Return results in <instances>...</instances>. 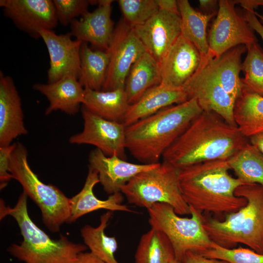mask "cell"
<instances>
[{"instance_id":"7402d4cb","label":"cell","mask_w":263,"mask_h":263,"mask_svg":"<svg viewBox=\"0 0 263 263\" xmlns=\"http://www.w3.org/2000/svg\"><path fill=\"white\" fill-rule=\"evenodd\" d=\"M188 100V94L183 87L174 88L160 83L147 91L137 102L130 105L123 123L128 126L173 104Z\"/></svg>"},{"instance_id":"2e32d148","label":"cell","mask_w":263,"mask_h":263,"mask_svg":"<svg viewBox=\"0 0 263 263\" xmlns=\"http://www.w3.org/2000/svg\"><path fill=\"white\" fill-rule=\"evenodd\" d=\"M112 0H91L97 4L93 12L88 11L79 19L70 24V34L75 39L90 43L100 50H107L111 44L113 34V22L111 18Z\"/></svg>"},{"instance_id":"ffe728a7","label":"cell","mask_w":263,"mask_h":263,"mask_svg":"<svg viewBox=\"0 0 263 263\" xmlns=\"http://www.w3.org/2000/svg\"><path fill=\"white\" fill-rule=\"evenodd\" d=\"M33 89L48 99L49 105L45 110L46 115L60 110L74 115L78 113L84 100V88L78 78L71 75H65L53 83H35Z\"/></svg>"},{"instance_id":"e0dca14e","label":"cell","mask_w":263,"mask_h":263,"mask_svg":"<svg viewBox=\"0 0 263 263\" xmlns=\"http://www.w3.org/2000/svg\"><path fill=\"white\" fill-rule=\"evenodd\" d=\"M201 60L196 47L181 34L160 64V83L182 88L196 71Z\"/></svg>"},{"instance_id":"7c38bea8","label":"cell","mask_w":263,"mask_h":263,"mask_svg":"<svg viewBox=\"0 0 263 263\" xmlns=\"http://www.w3.org/2000/svg\"><path fill=\"white\" fill-rule=\"evenodd\" d=\"M83 129L72 135L69 140L72 144L94 146L108 156H125L126 128L123 123L105 119L82 108Z\"/></svg>"},{"instance_id":"4316f807","label":"cell","mask_w":263,"mask_h":263,"mask_svg":"<svg viewBox=\"0 0 263 263\" xmlns=\"http://www.w3.org/2000/svg\"><path fill=\"white\" fill-rule=\"evenodd\" d=\"M181 19V34L198 49L202 57L209 51L207 28L216 12L203 13L194 9L188 0H178Z\"/></svg>"},{"instance_id":"ab89813d","label":"cell","mask_w":263,"mask_h":263,"mask_svg":"<svg viewBox=\"0 0 263 263\" xmlns=\"http://www.w3.org/2000/svg\"><path fill=\"white\" fill-rule=\"evenodd\" d=\"M75 263H106L94 254L82 252L77 256Z\"/></svg>"},{"instance_id":"8992f818","label":"cell","mask_w":263,"mask_h":263,"mask_svg":"<svg viewBox=\"0 0 263 263\" xmlns=\"http://www.w3.org/2000/svg\"><path fill=\"white\" fill-rule=\"evenodd\" d=\"M9 172L24 192L39 208L43 224L51 232H57L67 223L71 214L70 199L55 186L42 182L31 169L28 152L20 142L16 143L9 162Z\"/></svg>"},{"instance_id":"603a6c76","label":"cell","mask_w":263,"mask_h":263,"mask_svg":"<svg viewBox=\"0 0 263 263\" xmlns=\"http://www.w3.org/2000/svg\"><path fill=\"white\" fill-rule=\"evenodd\" d=\"M245 50L246 46L241 45L218 57H213L209 51L204 56L210 71L235 101L241 94L244 86L240 72L242 70V55Z\"/></svg>"},{"instance_id":"8fae6325","label":"cell","mask_w":263,"mask_h":263,"mask_svg":"<svg viewBox=\"0 0 263 263\" xmlns=\"http://www.w3.org/2000/svg\"><path fill=\"white\" fill-rule=\"evenodd\" d=\"M182 87L188 99H195L203 112L215 113L228 124L237 126L234 118L235 101L210 71L204 57H202L196 71Z\"/></svg>"},{"instance_id":"d590c367","label":"cell","mask_w":263,"mask_h":263,"mask_svg":"<svg viewBox=\"0 0 263 263\" xmlns=\"http://www.w3.org/2000/svg\"><path fill=\"white\" fill-rule=\"evenodd\" d=\"M16 143L9 146L0 147V189L5 188L9 181L13 179L9 172V162L11 155L15 149Z\"/></svg>"},{"instance_id":"ac0fdd59","label":"cell","mask_w":263,"mask_h":263,"mask_svg":"<svg viewBox=\"0 0 263 263\" xmlns=\"http://www.w3.org/2000/svg\"><path fill=\"white\" fill-rule=\"evenodd\" d=\"M89 162V166L97 172L99 183L109 195L120 192L121 188L136 175L160 164L132 163L116 155L107 156L96 148L91 151Z\"/></svg>"},{"instance_id":"836d02e7","label":"cell","mask_w":263,"mask_h":263,"mask_svg":"<svg viewBox=\"0 0 263 263\" xmlns=\"http://www.w3.org/2000/svg\"><path fill=\"white\" fill-rule=\"evenodd\" d=\"M201 254L208 258L222 260L229 263H263V254L250 248L239 246L228 249L214 242L210 249Z\"/></svg>"},{"instance_id":"6da1fadb","label":"cell","mask_w":263,"mask_h":263,"mask_svg":"<svg viewBox=\"0 0 263 263\" xmlns=\"http://www.w3.org/2000/svg\"><path fill=\"white\" fill-rule=\"evenodd\" d=\"M237 126L215 113L203 112L165 151L163 161L180 169L216 160H227L247 142Z\"/></svg>"},{"instance_id":"f1b7e54d","label":"cell","mask_w":263,"mask_h":263,"mask_svg":"<svg viewBox=\"0 0 263 263\" xmlns=\"http://www.w3.org/2000/svg\"><path fill=\"white\" fill-rule=\"evenodd\" d=\"M175 260L172 245L162 231L151 228L141 237L134 263H171Z\"/></svg>"},{"instance_id":"4dcf8cb0","label":"cell","mask_w":263,"mask_h":263,"mask_svg":"<svg viewBox=\"0 0 263 263\" xmlns=\"http://www.w3.org/2000/svg\"><path fill=\"white\" fill-rule=\"evenodd\" d=\"M113 212L108 211L102 214L100 224L97 227L85 225L80 230L84 244L90 252L106 263H119L114 256L117 249L116 239L114 237L108 236L105 233Z\"/></svg>"},{"instance_id":"7a4b0ae2","label":"cell","mask_w":263,"mask_h":263,"mask_svg":"<svg viewBox=\"0 0 263 263\" xmlns=\"http://www.w3.org/2000/svg\"><path fill=\"white\" fill-rule=\"evenodd\" d=\"M227 160L203 162L179 170V182L183 197L189 207L202 214L221 216L244 207L246 200L235 191L244 184L229 173Z\"/></svg>"},{"instance_id":"74e56055","label":"cell","mask_w":263,"mask_h":263,"mask_svg":"<svg viewBox=\"0 0 263 263\" xmlns=\"http://www.w3.org/2000/svg\"><path fill=\"white\" fill-rule=\"evenodd\" d=\"M244 10L243 16L245 20L249 26L260 36L263 40V25L257 18L256 12L252 9Z\"/></svg>"},{"instance_id":"d4e9b609","label":"cell","mask_w":263,"mask_h":263,"mask_svg":"<svg viewBox=\"0 0 263 263\" xmlns=\"http://www.w3.org/2000/svg\"><path fill=\"white\" fill-rule=\"evenodd\" d=\"M160 83L159 64L145 52L133 64L126 79L124 89L129 104L137 102L147 91Z\"/></svg>"},{"instance_id":"b9f144b4","label":"cell","mask_w":263,"mask_h":263,"mask_svg":"<svg viewBox=\"0 0 263 263\" xmlns=\"http://www.w3.org/2000/svg\"><path fill=\"white\" fill-rule=\"evenodd\" d=\"M200 8L204 10L207 11V13L215 12V8L218 1L216 0H199Z\"/></svg>"},{"instance_id":"9c48e42d","label":"cell","mask_w":263,"mask_h":263,"mask_svg":"<svg viewBox=\"0 0 263 263\" xmlns=\"http://www.w3.org/2000/svg\"><path fill=\"white\" fill-rule=\"evenodd\" d=\"M233 0L218 1L217 15L208 36L209 51L218 57L239 45L257 42L254 30L244 16L237 13Z\"/></svg>"},{"instance_id":"52a82bcc","label":"cell","mask_w":263,"mask_h":263,"mask_svg":"<svg viewBox=\"0 0 263 263\" xmlns=\"http://www.w3.org/2000/svg\"><path fill=\"white\" fill-rule=\"evenodd\" d=\"M179 170L163 161L156 168L136 175L121 192L129 204L139 207L148 209L155 204L166 203L178 215L190 214L180 188Z\"/></svg>"},{"instance_id":"d6a6232c","label":"cell","mask_w":263,"mask_h":263,"mask_svg":"<svg viewBox=\"0 0 263 263\" xmlns=\"http://www.w3.org/2000/svg\"><path fill=\"white\" fill-rule=\"evenodd\" d=\"M123 19L132 27L145 23L159 8L156 0H119Z\"/></svg>"},{"instance_id":"5bb4252c","label":"cell","mask_w":263,"mask_h":263,"mask_svg":"<svg viewBox=\"0 0 263 263\" xmlns=\"http://www.w3.org/2000/svg\"><path fill=\"white\" fill-rule=\"evenodd\" d=\"M146 52L159 64L181 33L180 16L159 10L144 24L132 27Z\"/></svg>"},{"instance_id":"7bdbcfd3","label":"cell","mask_w":263,"mask_h":263,"mask_svg":"<svg viewBox=\"0 0 263 263\" xmlns=\"http://www.w3.org/2000/svg\"><path fill=\"white\" fill-rule=\"evenodd\" d=\"M250 143L254 146L263 156V132L250 138Z\"/></svg>"},{"instance_id":"ba28073f","label":"cell","mask_w":263,"mask_h":263,"mask_svg":"<svg viewBox=\"0 0 263 263\" xmlns=\"http://www.w3.org/2000/svg\"><path fill=\"white\" fill-rule=\"evenodd\" d=\"M189 207V218L179 217L166 203H156L147 209L151 227L166 235L173 248L175 260L180 262L188 251L202 254L211 248L213 243L204 227L202 214Z\"/></svg>"},{"instance_id":"4fadbf2b","label":"cell","mask_w":263,"mask_h":263,"mask_svg":"<svg viewBox=\"0 0 263 263\" xmlns=\"http://www.w3.org/2000/svg\"><path fill=\"white\" fill-rule=\"evenodd\" d=\"M0 6L18 28L36 39L40 30H53L58 23L53 0H0Z\"/></svg>"},{"instance_id":"484cf974","label":"cell","mask_w":263,"mask_h":263,"mask_svg":"<svg viewBox=\"0 0 263 263\" xmlns=\"http://www.w3.org/2000/svg\"><path fill=\"white\" fill-rule=\"evenodd\" d=\"M234 118L238 128L247 138L263 132V94L244 86L235 103Z\"/></svg>"},{"instance_id":"5b68a950","label":"cell","mask_w":263,"mask_h":263,"mask_svg":"<svg viewBox=\"0 0 263 263\" xmlns=\"http://www.w3.org/2000/svg\"><path fill=\"white\" fill-rule=\"evenodd\" d=\"M235 194L244 198L246 204L223 220L204 217V227L210 240L222 247L231 249L241 244L263 254V186L244 184Z\"/></svg>"},{"instance_id":"f35d334b","label":"cell","mask_w":263,"mask_h":263,"mask_svg":"<svg viewBox=\"0 0 263 263\" xmlns=\"http://www.w3.org/2000/svg\"><path fill=\"white\" fill-rule=\"evenodd\" d=\"M159 10L165 11L180 16L178 0H156Z\"/></svg>"},{"instance_id":"44dd1931","label":"cell","mask_w":263,"mask_h":263,"mask_svg":"<svg viewBox=\"0 0 263 263\" xmlns=\"http://www.w3.org/2000/svg\"><path fill=\"white\" fill-rule=\"evenodd\" d=\"M98 183L97 172L89 166L83 188L77 194L70 198L71 214L68 223L75 222L85 214L102 209L111 211L134 212L127 206L122 204L123 197L121 192L110 195L106 200L97 198L93 189Z\"/></svg>"},{"instance_id":"d6986e66","label":"cell","mask_w":263,"mask_h":263,"mask_svg":"<svg viewBox=\"0 0 263 263\" xmlns=\"http://www.w3.org/2000/svg\"><path fill=\"white\" fill-rule=\"evenodd\" d=\"M20 97L12 78L0 72V147L9 146L28 131Z\"/></svg>"},{"instance_id":"277c9868","label":"cell","mask_w":263,"mask_h":263,"mask_svg":"<svg viewBox=\"0 0 263 263\" xmlns=\"http://www.w3.org/2000/svg\"><path fill=\"white\" fill-rule=\"evenodd\" d=\"M27 198L23 191L14 207L6 206L0 199V220L6 216H12L23 237L20 244L9 246L8 252L24 263H75L78 255L88 247L85 244L73 243L62 235L58 239H51L31 219Z\"/></svg>"},{"instance_id":"cb8c5ba5","label":"cell","mask_w":263,"mask_h":263,"mask_svg":"<svg viewBox=\"0 0 263 263\" xmlns=\"http://www.w3.org/2000/svg\"><path fill=\"white\" fill-rule=\"evenodd\" d=\"M82 105L105 119L123 123L130 104L124 88L106 91L84 89Z\"/></svg>"},{"instance_id":"ee69618b","label":"cell","mask_w":263,"mask_h":263,"mask_svg":"<svg viewBox=\"0 0 263 263\" xmlns=\"http://www.w3.org/2000/svg\"><path fill=\"white\" fill-rule=\"evenodd\" d=\"M256 15L260 20V22L263 25V16L256 12Z\"/></svg>"},{"instance_id":"8d00e7d4","label":"cell","mask_w":263,"mask_h":263,"mask_svg":"<svg viewBox=\"0 0 263 263\" xmlns=\"http://www.w3.org/2000/svg\"><path fill=\"white\" fill-rule=\"evenodd\" d=\"M181 263H229L226 261L205 257L201 253L188 251L185 254Z\"/></svg>"},{"instance_id":"3957f363","label":"cell","mask_w":263,"mask_h":263,"mask_svg":"<svg viewBox=\"0 0 263 263\" xmlns=\"http://www.w3.org/2000/svg\"><path fill=\"white\" fill-rule=\"evenodd\" d=\"M203 110L191 98L140 119L126 128V148L142 164L159 163L165 151Z\"/></svg>"},{"instance_id":"60d3db41","label":"cell","mask_w":263,"mask_h":263,"mask_svg":"<svg viewBox=\"0 0 263 263\" xmlns=\"http://www.w3.org/2000/svg\"><path fill=\"white\" fill-rule=\"evenodd\" d=\"M233 1L235 4H240L244 9H254L259 6H263V0H238Z\"/></svg>"},{"instance_id":"e575fe53","label":"cell","mask_w":263,"mask_h":263,"mask_svg":"<svg viewBox=\"0 0 263 263\" xmlns=\"http://www.w3.org/2000/svg\"><path fill=\"white\" fill-rule=\"evenodd\" d=\"M58 22L63 26L72 23L78 16H82L88 11L90 0H53Z\"/></svg>"},{"instance_id":"1f68e13d","label":"cell","mask_w":263,"mask_h":263,"mask_svg":"<svg viewBox=\"0 0 263 263\" xmlns=\"http://www.w3.org/2000/svg\"><path fill=\"white\" fill-rule=\"evenodd\" d=\"M246 47L247 54L242 64L244 75L242 82L246 89L263 94V50L258 42Z\"/></svg>"},{"instance_id":"f6af8a7d","label":"cell","mask_w":263,"mask_h":263,"mask_svg":"<svg viewBox=\"0 0 263 263\" xmlns=\"http://www.w3.org/2000/svg\"><path fill=\"white\" fill-rule=\"evenodd\" d=\"M171 263H181V262L176 260H174L173 261H172Z\"/></svg>"},{"instance_id":"f546056e","label":"cell","mask_w":263,"mask_h":263,"mask_svg":"<svg viewBox=\"0 0 263 263\" xmlns=\"http://www.w3.org/2000/svg\"><path fill=\"white\" fill-rule=\"evenodd\" d=\"M227 161L237 178L244 184L263 186V156L250 142H247Z\"/></svg>"},{"instance_id":"83f0119b","label":"cell","mask_w":263,"mask_h":263,"mask_svg":"<svg viewBox=\"0 0 263 263\" xmlns=\"http://www.w3.org/2000/svg\"><path fill=\"white\" fill-rule=\"evenodd\" d=\"M109 60L108 50H93L87 43L82 42L78 79L84 89L102 90L106 78Z\"/></svg>"},{"instance_id":"9a60e30c","label":"cell","mask_w":263,"mask_h":263,"mask_svg":"<svg viewBox=\"0 0 263 263\" xmlns=\"http://www.w3.org/2000/svg\"><path fill=\"white\" fill-rule=\"evenodd\" d=\"M49 56L47 83L55 82L66 75L78 78L80 70V49L83 42L73 39L70 33L57 35L53 30L39 31Z\"/></svg>"},{"instance_id":"30bf717a","label":"cell","mask_w":263,"mask_h":263,"mask_svg":"<svg viewBox=\"0 0 263 263\" xmlns=\"http://www.w3.org/2000/svg\"><path fill=\"white\" fill-rule=\"evenodd\" d=\"M107 50L110 53L109 64L101 90L124 88L132 66L146 51L133 27L123 19L114 28L113 38Z\"/></svg>"}]
</instances>
